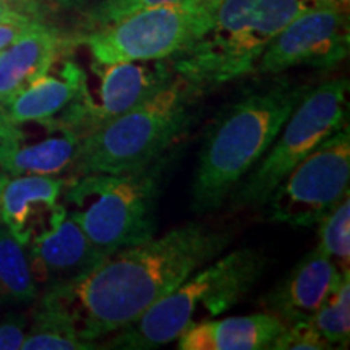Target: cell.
Segmentation results:
<instances>
[{
	"mask_svg": "<svg viewBox=\"0 0 350 350\" xmlns=\"http://www.w3.org/2000/svg\"><path fill=\"white\" fill-rule=\"evenodd\" d=\"M201 88L175 77L144 103L80 142L73 177L151 167L188 129Z\"/></svg>",
	"mask_w": 350,
	"mask_h": 350,
	"instance_id": "cell-5",
	"label": "cell"
},
{
	"mask_svg": "<svg viewBox=\"0 0 350 350\" xmlns=\"http://www.w3.org/2000/svg\"><path fill=\"white\" fill-rule=\"evenodd\" d=\"M229 234L188 222L125 247L73 284L46 288L65 301L86 342L120 331L229 247Z\"/></svg>",
	"mask_w": 350,
	"mask_h": 350,
	"instance_id": "cell-1",
	"label": "cell"
},
{
	"mask_svg": "<svg viewBox=\"0 0 350 350\" xmlns=\"http://www.w3.org/2000/svg\"><path fill=\"white\" fill-rule=\"evenodd\" d=\"M340 278L334 262L314 247L262 297L261 304L286 325L306 321L338 287Z\"/></svg>",
	"mask_w": 350,
	"mask_h": 350,
	"instance_id": "cell-14",
	"label": "cell"
},
{
	"mask_svg": "<svg viewBox=\"0 0 350 350\" xmlns=\"http://www.w3.org/2000/svg\"><path fill=\"white\" fill-rule=\"evenodd\" d=\"M271 350H325L332 345L308 321L286 325L269 345Z\"/></svg>",
	"mask_w": 350,
	"mask_h": 350,
	"instance_id": "cell-24",
	"label": "cell"
},
{
	"mask_svg": "<svg viewBox=\"0 0 350 350\" xmlns=\"http://www.w3.org/2000/svg\"><path fill=\"white\" fill-rule=\"evenodd\" d=\"M33 323L26 331L23 350H90L99 345L86 342L78 332L75 318L65 301L52 291L38 297Z\"/></svg>",
	"mask_w": 350,
	"mask_h": 350,
	"instance_id": "cell-19",
	"label": "cell"
},
{
	"mask_svg": "<svg viewBox=\"0 0 350 350\" xmlns=\"http://www.w3.org/2000/svg\"><path fill=\"white\" fill-rule=\"evenodd\" d=\"M7 177H8V175L3 174V170L0 169V196H2V188H3V185H5Z\"/></svg>",
	"mask_w": 350,
	"mask_h": 350,
	"instance_id": "cell-30",
	"label": "cell"
},
{
	"mask_svg": "<svg viewBox=\"0 0 350 350\" xmlns=\"http://www.w3.org/2000/svg\"><path fill=\"white\" fill-rule=\"evenodd\" d=\"M175 2H180V0H100L98 5H94L88 13L86 25L93 31L135 12Z\"/></svg>",
	"mask_w": 350,
	"mask_h": 350,
	"instance_id": "cell-23",
	"label": "cell"
},
{
	"mask_svg": "<svg viewBox=\"0 0 350 350\" xmlns=\"http://www.w3.org/2000/svg\"><path fill=\"white\" fill-rule=\"evenodd\" d=\"M2 107H3V106H2Z\"/></svg>",
	"mask_w": 350,
	"mask_h": 350,
	"instance_id": "cell-32",
	"label": "cell"
},
{
	"mask_svg": "<svg viewBox=\"0 0 350 350\" xmlns=\"http://www.w3.org/2000/svg\"><path fill=\"white\" fill-rule=\"evenodd\" d=\"M266 260L253 248L214 258L191 273L133 323L113 332L107 347L152 350L177 340L191 323L219 317L237 305L261 278Z\"/></svg>",
	"mask_w": 350,
	"mask_h": 350,
	"instance_id": "cell-3",
	"label": "cell"
},
{
	"mask_svg": "<svg viewBox=\"0 0 350 350\" xmlns=\"http://www.w3.org/2000/svg\"><path fill=\"white\" fill-rule=\"evenodd\" d=\"M26 253L34 281L44 291L73 284L106 258L68 216L54 229L34 239L26 247Z\"/></svg>",
	"mask_w": 350,
	"mask_h": 350,
	"instance_id": "cell-13",
	"label": "cell"
},
{
	"mask_svg": "<svg viewBox=\"0 0 350 350\" xmlns=\"http://www.w3.org/2000/svg\"><path fill=\"white\" fill-rule=\"evenodd\" d=\"M349 182L350 133L345 125L297 164L262 208L269 222L313 227L349 195Z\"/></svg>",
	"mask_w": 350,
	"mask_h": 350,
	"instance_id": "cell-9",
	"label": "cell"
},
{
	"mask_svg": "<svg viewBox=\"0 0 350 350\" xmlns=\"http://www.w3.org/2000/svg\"><path fill=\"white\" fill-rule=\"evenodd\" d=\"M62 46L59 31L38 23L0 51V106L5 107L25 88L49 73Z\"/></svg>",
	"mask_w": 350,
	"mask_h": 350,
	"instance_id": "cell-15",
	"label": "cell"
},
{
	"mask_svg": "<svg viewBox=\"0 0 350 350\" xmlns=\"http://www.w3.org/2000/svg\"><path fill=\"white\" fill-rule=\"evenodd\" d=\"M28 323L21 314H8L0 321V350H16L23 345Z\"/></svg>",
	"mask_w": 350,
	"mask_h": 350,
	"instance_id": "cell-25",
	"label": "cell"
},
{
	"mask_svg": "<svg viewBox=\"0 0 350 350\" xmlns=\"http://www.w3.org/2000/svg\"><path fill=\"white\" fill-rule=\"evenodd\" d=\"M318 245L340 274L350 271V198L336 204L318 222Z\"/></svg>",
	"mask_w": 350,
	"mask_h": 350,
	"instance_id": "cell-22",
	"label": "cell"
},
{
	"mask_svg": "<svg viewBox=\"0 0 350 350\" xmlns=\"http://www.w3.org/2000/svg\"><path fill=\"white\" fill-rule=\"evenodd\" d=\"M313 0H219L201 38L174 55V72L201 90L255 72L269 42Z\"/></svg>",
	"mask_w": 350,
	"mask_h": 350,
	"instance_id": "cell-4",
	"label": "cell"
},
{
	"mask_svg": "<svg viewBox=\"0 0 350 350\" xmlns=\"http://www.w3.org/2000/svg\"><path fill=\"white\" fill-rule=\"evenodd\" d=\"M96 85H86L52 125L64 126L80 142L93 131L119 119L144 103L175 77L167 60H131V62H93ZM42 124V122H41Z\"/></svg>",
	"mask_w": 350,
	"mask_h": 350,
	"instance_id": "cell-10",
	"label": "cell"
},
{
	"mask_svg": "<svg viewBox=\"0 0 350 350\" xmlns=\"http://www.w3.org/2000/svg\"><path fill=\"white\" fill-rule=\"evenodd\" d=\"M38 297L26 248L0 224V305L31 304Z\"/></svg>",
	"mask_w": 350,
	"mask_h": 350,
	"instance_id": "cell-20",
	"label": "cell"
},
{
	"mask_svg": "<svg viewBox=\"0 0 350 350\" xmlns=\"http://www.w3.org/2000/svg\"><path fill=\"white\" fill-rule=\"evenodd\" d=\"M46 137L28 143L25 131L0 143V169L8 177L16 175H60L75 163L80 138L64 126L41 124Z\"/></svg>",
	"mask_w": 350,
	"mask_h": 350,
	"instance_id": "cell-16",
	"label": "cell"
},
{
	"mask_svg": "<svg viewBox=\"0 0 350 350\" xmlns=\"http://www.w3.org/2000/svg\"><path fill=\"white\" fill-rule=\"evenodd\" d=\"M159 170L86 174L67 180L64 204L91 243L104 255L151 239L156 230Z\"/></svg>",
	"mask_w": 350,
	"mask_h": 350,
	"instance_id": "cell-6",
	"label": "cell"
},
{
	"mask_svg": "<svg viewBox=\"0 0 350 350\" xmlns=\"http://www.w3.org/2000/svg\"><path fill=\"white\" fill-rule=\"evenodd\" d=\"M349 81L334 78L308 91L292 111L269 150L230 193L237 209L261 208L297 164L344 126Z\"/></svg>",
	"mask_w": 350,
	"mask_h": 350,
	"instance_id": "cell-7",
	"label": "cell"
},
{
	"mask_svg": "<svg viewBox=\"0 0 350 350\" xmlns=\"http://www.w3.org/2000/svg\"><path fill=\"white\" fill-rule=\"evenodd\" d=\"M55 2L59 3V5H62L64 8L73 10V8H81L86 3V0H55Z\"/></svg>",
	"mask_w": 350,
	"mask_h": 350,
	"instance_id": "cell-29",
	"label": "cell"
},
{
	"mask_svg": "<svg viewBox=\"0 0 350 350\" xmlns=\"http://www.w3.org/2000/svg\"><path fill=\"white\" fill-rule=\"evenodd\" d=\"M308 86L278 81L240 96L217 113L201 144L191 208L216 211L269 150Z\"/></svg>",
	"mask_w": 350,
	"mask_h": 350,
	"instance_id": "cell-2",
	"label": "cell"
},
{
	"mask_svg": "<svg viewBox=\"0 0 350 350\" xmlns=\"http://www.w3.org/2000/svg\"><path fill=\"white\" fill-rule=\"evenodd\" d=\"M38 23H42V21H38ZM0 25V51L5 49L7 46H10L13 41H16L20 36H23L26 31L33 28L34 25Z\"/></svg>",
	"mask_w": 350,
	"mask_h": 350,
	"instance_id": "cell-27",
	"label": "cell"
},
{
	"mask_svg": "<svg viewBox=\"0 0 350 350\" xmlns=\"http://www.w3.org/2000/svg\"><path fill=\"white\" fill-rule=\"evenodd\" d=\"M20 130H21V125H15L13 122L8 120L5 107L0 106V143H2L3 139L18 135Z\"/></svg>",
	"mask_w": 350,
	"mask_h": 350,
	"instance_id": "cell-28",
	"label": "cell"
},
{
	"mask_svg": "<svg viewBox=\"0 0 350 350\" xmlns=\"http://www.w3.org/2000/svg\"><path fill=\"white\" fill-rule=\"evenodd\" d=\"M67 178L51 175L7 177L0 196V224L26 248L67 216L60 196Z\"/></svg>",
	"mask_w": 350,
	"mask_h": 350,
	"instance_id": "cell-12",
	"label": "cell"
},
{
	"mask_svg": "<svg viewBox=\"0 0 350 350\" xmlns=\"http://www.w3.org/2000/svg\"><path fill=\"white\" fill-rule=\"evenodd\" d=\"M219 0H180L135 12L81 38L93 62L167 60L188 49L211 23Z\"/></svg>",
	"mask_w": 350,
	"mask_h": 350,
	"instance_id": "cell-8",
	"label": "cell"
},
{
	"mask_svg": "<svg viewBox=\"0 0 350 350\" xmlns=\"http://www.w3.org/2000/svg\"><path fill=\"white\" fill-rule=\"evenodd\" d=\"M306 321L326 339L332 347L339 344L345 347L350 338V271L344 273L325 304Z\"/></svg>",
	"mask_w": 350,
	"mask_h": 350,
	"instance_id": "cell-21",
	"label": "cell"
},
{
	"mask_svg": "<svg viewBox=\"0 0 350 350\" xmlns=\"http://www.w3.org/2000/svg\"><path fill=\"white\" fill-rule=\"evenodd\" d=\"M86 72L67 60L59 75H46L25 88L5 106L8 120L15 125L41 124L55 119L78 98L86 85Z\"/></svg>",
	"mask_w": 350,
	"mask_h": 350,
	"instance_id": "cell-18",
	"label": "cell"
},
{
	"mask_svg": "<svg viewBox=\"0 0 350 350\" xmlns=\"http://www.w3.org/2000/svg\"><path fill=\"white\" fill-rule=\"evenodd\" d=\"M349 42L344 0H313L269 42L255 70L278 75L300 65L332 68L347 57Z\"/></svg>",
	"mask_w": 350,
	"mask_h": 350,
	"instance_id": "cell-11",
	"label": "cell"
},
{
	"mask_svg": "<svg viewBox=\"0 0 350 350\" xmlns=\"http://www.w3.org/2000/svg\"><path fill=\"white\" fill-rule=\"evenodd\" d=\"M286 323L268 312L191 323L177 338L180 350L269 349Z\"/></svg>",
	"mask_w": 350,
	"mask_h": 350,
	"instance_id": "cell-17",
	"label": "cell"
},
{
	"mask_svg": "<svg viewBox=\"0 0 350 350\" xmlns=\"http://www.w3.org/2000/svg\"><path fill=\"white\" fill-rule=\"evenodd\" d=\"M7 2H13V3H29L33 0H7Z\"/></svg>",
	"mask_w": 350,
	"mask_h": 350,
	"instance_id": "cell-31",
	"label": "cell"
},
{
	"mask_svg": "<svg viewBox=\"0 0 350 350\" xmlns=\"http://www.w3.org/2000/svg\"><path fill=\"white\" fill-rule=\"evenodd\" d=\"M38 21L41 20L33 16L31 13L16 8L13 2L0 0V25H31L38 23Z\"/></svg>",
	"mask_w": 350,
	"mask_h": 350,
	"instance_id": "cell-26",
	"label": "cell"
}]
</instances>
